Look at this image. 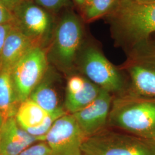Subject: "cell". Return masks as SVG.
Masks as SVG:
<instances>
[{"mask_svg":"<svg viewBox=\"0 0 155 155\" xmlns=\"http://www.w3.org/2000/svg\"><path fill=\"white\" fill-rule=\"evenodd\" d=\"M108 19L117 40L129 45L143 42L155 32V2L119 0Z\"/></svg>","mask_w":155,"mask_h":155,"instance_id":"cell-1","label":"cell"},{"mask_svg":"<svg viewBox=\"0 0 155 155\" xmlns=\"http://www.w3.org/2000/svg\"><path fill=\"white\" fill-rule=\"evenodd\" d=\"M111 125L128 133L152 139L155 133V98L124 97L110 109Z\"/></svg>","mask_w":155,"mask_h":155,"instance_id":"cell-2","label":"cell"},{"mask_svg":"<svg viewBox=\"0 0 155 155\" xmlns=\"http://www.w3.org/2000/svg\"><path fill=\"white\" fill-rule=\"evenodd\" d=\"M83 155H155V140L102 130L84 139Z\"/></svg>","mask_w":155,"mask_h":155,"instance_id":"cell-3","label":"cell"},{"mask_svg":"<svg viewBox=\"0 0 155 155\" xmlns=\"http://www.w3.org/2000/svg\"><path fill=\"white\" fill-rule=\"evenodd\" d=\"M13 25L41 46L53 32V20L50 12L33 0H21L12 11Z\"/></svg>","mask_w":155,"mask_h":155,"instance_id":"cell-4","label":"cell"},{"mask_svg":"<svg viewBox=\"0 0 155 155\" xmlns=\"http://www.w3.org/2000/svg\"><path fill=\"white\" fill-rule=\"evenodd\" d=\"M54 33V56L61 66L70 67L77 58L83 40L81 20L73 12H66L57 24Z\"/></svg>","mask_w":155,"mask_h":155,"instance_id":"cell-5","label":"cell"},{"mask_svg":"<svg viewBox=\"0 0 155 155\" xmlns=\"http://www.w3.org/2000/svg\"><path fill=\"white\" fill-rule=\"evenodd\" d=\"M48 68L47 56L41 46H35L12 70L11 75L17 97L21 103L45 77Z\"/></svg>","mask_w":155,"mask_h":155,"instance_id":"cell-6","label":"cell"},{"mask_svg":"<svg viewBox=\"0 0 155 155\" xmlns=\"http://www.w3.org/2000/svg\"><path fill=\"white\" fill-rule=\"evenodd\" d=\"M80 68L86 78L100 89L117 93L124 88L120 73L97 48L89 46L82 51L79 58Z\"/></svg>","mask_w":155,"mask_h":155,"instance_id":"cell-7","label":"cell"},{"mask_svg":"<svg viewBox=\"0 0 155 155\" xmlns=\"http://www.w3.org/2000/svg\"><path fill=\"white\" fill-rule=\"evenodd\" d=\"M86 137L72 114H66L54 122L45 135L52 155H83Z\"/></svg>","mask_w":155,"mask_h":155,"instance_id":"cell-8","label":"cell"},{"mask_svg":"<svg viewBox=\"0 0 155 155\" xmlns=\"http://www.w3.org/2000/svg\"><path fill=\"white\" fill-rule=\"evenodd\" d=\"M111 104L110 93L101 89L90 105L72 114L86 138L103 130L109 116Z\"/></svg>","mask_w":155,"mask_h":155,"instance_id":"cell-9","label":"cell"},{"mask_svg":"<svg viewBox=\"0 0 155 155\" xmlns=\"http://www.w3.org/2000/svg\"><path fill=\"white\" fill-rule=\"evenodd\" d=\"M38 141H43L20 127L15 117L4 120L0 127V155H20Z\"/></svg>","mask_w":155,"mask_h":155,"instance_id":"cell-10","label":"cell"},{"mask_svg":"<svg viewBox=\"0 0 155 155\" xmlns=\"http://www.w3.org/2000/svg\"><path fill=\"white\" fill-rule=\"evenodd\" d=\"M101 89L86 78L73 75L68 79L64 105L74 114L90 105L99 95Z\"/></svg>","mask_w":155,"mask_h":155,"instance_id":"cell-11","label":"cell"},{"mask_svg":"<svg viewBox=\"0 0 155 155\" xmlns=\"http://www.w3.org/2000/svg\"><path fill=\"white\" fill-rule=\"evenodd\" d=\"M36 45L13 25L7 35L0 58V69L11 71Z\"/></svg>","mask_w":155,"mask_h":155,"instance_id":"cell-12","label":"cell"},{"mask_svg":"<svg viewBox=\"0 0 155 155\" xmlns=\"http://www.w3.org/2000/svg\"><path fill=\"white\" fill-rule=\"evenodd\" d=\"M20 104L13 82L11 71L0 69V113L4 121L15 117Z\"/></svg>","mask_w":155,"mask_h":155,"instance_id":"cell-13","label":"cell"},{"mask_svg":"<svg viewBox=\"0 0 155 155\" xmlns=\"http://www.w3.org/2000/svg\"><path fill=\"white\" fill-rule=\"evenodd\" d=\"M129 72L136 93L148 98H155V68L134 64Z\"/></svg>","mask_w":155,"mask_h":155,"instance_id":"cell-14","label":"cell"},{"mask_svg":"<svg viewBox=\"0 0 155 155\" xmlns=\"http://www.w3.org/2000/svg\"><path fill=\"white\" fill-rule=\"evenodd\" d=\"M49 114L33 101L28 98L20 104L15 118L18 125L27 130L42 125Z\"/></svg>","mask_w":155,"mask_h":155,"instance_id":"cell-15","label":"cell"},{"mask_svg":"<svg viewBox=\"0 0 155 155\" xmlns=\"http://www.w3.org/2000/svg\"><path fill=\"white\" fill-rule=\"evenodd\" d=\"M29 98L48 113L62 109L59 105L58 95L55 89L50 81L45 79V77L32 91Z\"/></svg>","mask_w":155,"mask_h":155,"instance_id":"cell-16","label":"cell"},{"mask_svg":"<svg viewBox=\"0 0 155 155\" xmlns=\"http://www.w3.org/2000/svg\"><path fill=\"white\" fill-rule=\"evenodd\" d=\"M119 0H88L81 8L82 18L91 22L101 17L108 15Z\"/></svg>","mask_w":155,"mask_h":155,"instance_id":"cell-17","label":"cell"},{"mask_svg":"<svg viewBox=\"0 0 155 155\" xmlns=\"http://www.w3.org/2000/svg\"><path fill=\"white\" fill-rule=\"evenodd\" d=\"M35 2L48 12H56L71 5L70 0H35Z\"/></svg>","mask_w":155,"mask_h":155,"instance_id":"cell-18","label":"cell"},{"mask_svg":"<svg viewBox=\"0 0 155 155\" xmlns=\"http://www.w3.org/2000/svg\"><path fill=\"white\" fill-rule=\"evenodd\" d=\"M20 155H52V153L47 143L45 141H41L29 147Z\"/></svg>","mask_w":155,"mask_h":155,"instance_id":"cell-19","label":"cell"},{"mask_svg":"<svg viewBox=\"0 0 155 155\" xmlns=\"http://www.w3.org/2000/svg\"><path fill=\"white\" fill-rule=\"evenodd\" d=\"M13 16L12 12L0 2V25L13 24Z\"/></svg>","mask_w":155,"mask_h":155,"instance_id":"cell-20","label":"cell"},{"mask_svg":"<svg viewBox=\"0 0 155 155\" xmlns=\"http://www.w3.org/2000/svg\"><path fill=\"white\" fill-rule=\"evenodd\" d=\"M12 27H13L12 24H6L0 25V58H1L2 50L6 36L9 32Z\"/></svg>","mask_w":155,"mask_h":155,"instance_id":"cell-21","label":"cell"},{"mask_svg":"<svg viewBox=\"0 0 155 155\" xmlns=\"http://www.w3.org/2000/svg\"><path fill=\"white\" fill-rule=\"evenodd\" d=\"M21 1V0H0V2L12 12Z\"/></svg>","mask_w":155,"mask_h":155,"instance_id":"cell-22","label":"cell"},{"mask_svg":"<svg viewBox=\"0 0 155 155\" xmlns=\"http://www.w3.org/2000/svg\"><path fill=\"white\" fill-rule=\"evenodd\" d=\"M80 8L83 7L88 0H72Z\"/></svg>","mask_w":155,"mask_h":155,"instance_id":"cell-23","label":"cell"},{"mask_svg":"<svg viewBox=\"0 0 155 155\" xmlns=\"http://www.w3.org/2000/svg\"><path fill=\"white\" fill-rule=\"evenodd\" d=\"M135 1L139 2H144V3L155 2V0H135Z\"/></svg>","mask_w":155,"mask_h":155,"instance_id":"cell-24","label":"cell"},{"mask_svg":"<svg viewBox=\"0 0 155 155\" xmlns=\"http://www.w3.org/2000/svg\"><path fill=\"white\" fill-rule=\"evenodd\" d=\"M3 121H4V119H3L2 117L1 113H0V127H1V125H2V123H3Z\"/></svg>","mask_w":155,"mask_h":155,"instance_id":"cell-25","label":"cell"},{"mask_svg":"<svg viewBox=\"0 0 155 155\" xmlns=\"http://www.w3.org/2000/svg\"><path fill=\"white\" fill-rule=\"evenodd\" d=\"M152 139H153V140H155V134L153 135V138H152Z\"/></svg>","mask_w":155,"mask_h":155,"instance_id":"cell-26","label":"cell"}]
</instances>
